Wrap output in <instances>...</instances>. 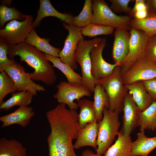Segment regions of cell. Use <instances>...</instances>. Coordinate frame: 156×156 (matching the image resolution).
Masks as SVG:
<instances>
[{
    "label": "cell",
    "mask_w": 156,
    "mask_h": 156,
    "mask_svg": "<svg viewBox=\"0 0 156 156\" xmlns=\"http://www.w3.org/2000/svg\"><path fill=\"white\" fill-rule=\"evenodd\" d=\"M93 17L92 0H86L79 14L74 18L73 25L81 28L91 23Z\"/></svg>",
    "instance_id": "f546056e"
},
{
    "label": "cell",
    "mask_w": 156,
    "mask_h": 156,
    "mask_svg": "<svg viewBox=\"0 0 156 156\" xmlns=\"http://www.w3.org/2000/svg\"><path fill=\"white\" fill-rule=\"evenodd\" d=\"M35 112L31 107H20L14 111L0 117L2 124L1 128L14 124H17L25 128L28 125Z\"/></svg>",
    "instance_id": "2e32d148"
},
{
    "label": "cell",
    "mask_w": 156,
    "mask_h": 156,
    "mask_svg": "<svg viewBox=\"0 0 156 156\" xmlns=\"http://www.w3.org/2000/svg\"><path fill=\"white\" fill-rule=\"evenodd\" d=\"M80 156H103V155L95 154L90 150L86 149L83 151Z\"/></svg>",
    "instance_id": "60d3db41"
},
{
    "label": "cell",
    "mask_w": 156,
    "mask_h": 156,
    "mask_svg": "<svg viewBox=\"0 0 156 156\" xmlns=\"http://www.w3.org/2000/svg\"><path fill=\"white\" fill-rule=\"evenodd\" d=\"M8 55L10 60L17 55L20 57L21 62L24 61L34 71L29 73L33 81H41L48 86L55 82L56 76L53 66L45 56V54L35 47L25 42L9 46Z\"/></svg>",
    "instance_id": "7a4b0ae2"
},
{
    "label": "cell",
    "mask_w": 156,
    "mask_h": 156,
    "mask_svg": "<svg viewBox=\"0 0 156 156\" xmlns=\"http://www.w3.org/2000/svg\"><path fill=\"white\" fill-rule=\"evenodd\" d=\"M62 25L68 30V34L65 40L63 48L59 54V57L62 62L75 70L77 69L78 65L75 60V53L79 41L83 36L81 28L64 22Z\"/></svg>",
    "instance_id": "8fae6325"
},
{
    "label": "cell",
    "mask_w": 156,
    "mask_h": 156,
    "mask_svg": "<svg viewBox=\"0 0 156 156\" xmlns=\"http://www.w3.org/2000/svg\"><path fill=\"white\" fill-rule=\"evenodd\" d=\"M155 13V14H156V13Z\"/></svg>",
    "instance_id": "7bdbcfd3"
},
{
    "label": "cell",
    "mask_w": 156,
    "mask_h": 156,
    "mask_svg": "<svg viewBox=\"0 0 156 156\" xmlns=\"http://www.w3.org/2000/svg\"><path fill=\"white\" fill-rule=\"evenodd\" d=\"M130 25L131 28L144 31L151 38L156 34V14L148 12L147 16L144 19L131 18Z\"/></svg>",
    "instance_id": "4316f807"
},
{
    "label": "cell",
    "mask_w": 156,
    "mask_h": 156,
    "mask_svg": "<svg viewBox=\"0 0 156 156\" xmlns=\"http://www.w3.org/2000/svg\"><path fill=\"white\" fill-rule=\"evenodd\" d=\"M148 12L147 10L138 11L135 12L133 17L134 18L142 19L146 18L148 16Z\"/></svg>",
    "instance_id": "f35d334b"
},
{
    "label": "cell",
    "mask_w": 156,
    "mask_h": 156,
    "mask_svg": "<svg viewBox=\"0 0 156 156\" xmlns=\"http://www.w3.org/2000/svg\"><path fill=\"white\" fill-rule=\"evenodd\" d=\"M0 156H27V150L17 140L2 137L0 139Z\"/></svg>",
    "instance_id": "603a6c76"
},
{
    "label": "cell",
    "mask_w": 156,
    "mask_h": 156,
    "mask_svg": "<svg viewBox=\"0 0 156 156\" xmlns=\"http://www.w3.org/2000/svg\"><path fill=\"white\" fill-rule=\"evenodd\" d=\"M47 59L53 64V66L60 70L70 83L82 84V77L75 72L68 65L62 62L59 58L45 54Z\"/></svg>",
    "instance_id": "83f0119b"
},
{
    "label": "cell",
    "mask_w": 156,
    "mask_h": 156,
    "mask_svg": "<svg viewBox=\"0 0 156 156\" xmlns=\"http://www.w3.org/2000/svg\"><path fill=\"white\" fill-rule=\"evenodd\" d=\"M111 3L110 8L115 14L124 13L129 14L132 8L128 6L129 3L135 0H109Z\"/></svg>",
    "instance_id": "836d02e7"
},
{
    "label": "cell",
    "mask_w": 156,
    "mask_h": 156,
    "mask_svg": "<svg viewBox=\"0 0 156 156\" xmlns=\"http://www.w3.org/2000/svg\"><path fill=\"white\" fill-rule=\"evenodd\" d=\"M33 18L31 15H27L25 19L20 21L13 20L5 27L0 30V40L9 46L24 42L33 29Z\"/></svg>",
    "instance_id": "52a82bcc"
},
{
    "label": "cell",
    "mask_w": 156,
    "mask_h": 156,
    "mask_svg": "<svg viewBox=\"0 0 156 156\" xmlns=\"http://www.w3.org/2000/svg\"><path fill=\"white\" fill-rule=\"evenodd\" d=\"M125 85L156 77V64L143 57L122 74Z\"/></svg>",
    "instance_id": "4fadbf2b"
},
{
    "label": "cell",
    "mask_w": 156,
    "mask_h": 156,
    "mask_svg": "<svg viewBox=\"0 0 156 156\" xmlns=\"http://www.w3.org/2000/svg\"><path fill=\"white\" fill-rule=\"evenodd\" d=\"M120 66H117L109 76L96 81L106 92L109 100L108 109L118 114L122 111L124 99L128 92L124 84L122 77Z\"/></svg>",
    "instance_id": "3957f363"
},
{
    "label": "cell",
    "mask_w": 156,
    "mask_h": 156,
    "mask_svg": "<svg viewBox=\"0 0 156 156\" xmlns=\"http://www.w3.org/2000/svg\"><path fill=\"white\" fill-rule=\"evenodd\" d=\"M94 106L96 119L98 122L103 117V111L104 107L108 109L109 106V100L104 88L100 84H96L94 89Z\"/></svg>",
    "instance_id": "d4e9b609"
},
{
    "label": "cell",
    "mask_w": 156,
    "mask_h": 156,
    "mask_svg": "<svg viewBox=\"0 0 156 156\" xmlns=\"http://www.w3.org/2000/svg\"><path fill=\"white\" fill-rule=\"evenodd\" d=\"M46 116L51 129L47 138L48 156H78L73 144L80 129L77 111L59 103L47 112Z\"/></svg>",
    "instance_id": "6da1fadb"
},
{
    "label": "cell",
    "mask_w": 156,
    "mask_h": 156,
    "mask_svg": "<svg viewBox=\"0 0 156 156\" xmlns=\"http://www.w3.org/2000/svg\"><path fill=\"white\" fill-rule=\"evenodd\" d=\"M98 122L97 120L93 122L88 123L80 129L76 140L73 145L74 149L88 146L96 150L97 147V139L98 135Z\"/></svg>",
    "instance_id": "ac0fdd59"
},
{
    "label": "cell",
    "mask_w": 156,
    "mask_h": 156,
    "mask_svg": "<svg viewBox=\"0 0 156 156\" xmlns=\"http://www.w3.org/2000/svg\"><path fill=\"white\" fill-rule=\"evenodd\" d=\"M137 138L132 142L131 156H148L156 148V137H147L144 131L137 133Z\"/></svg>",
    "instance_id": "ffe728a7"
},
{
    "label": "cell",
    "mask_w": 156,
    "mask_h": 156,
    "mask_svg": "<svg viewBox=\"0 0 156 156\" xmlns=\"http://www.w3.org/2000/svg\"><path fill=\"white\" fill-rule=\"evenodd\" d=\"M57 91L53 97L59 103H64L70 110H76L78 108L77 103L75 102L84 96H90L91 92L82 84L70 83L62 81L56 86Z\"/></svg>",
    "instance_id": "ba28073f"
},
{
    "label": "cell",
    "mask_w": 156,
    "mask_h": 156,
    "mask_svg": "<svg viewBox=\"0 0 156 156\" xmlns=\"http://www.w3.org/2000/svg\"><path fill=\"white\" fill-rule=\"evenodd\" d=\"M4 71L14 81L18 92L27 91L36 95L37 92L44 91V86L35 83L31 78L25 68L15 61L6 67Z\"/></svg>",
    "instance_id": "30bf717a"
},
{
    "label": "cell",
    "mask_w": 156,
    "mask_h": 156,
    "mask_svg": "<svg viewBox=\"0 0 156 156\" xmlns=\"http://www.w3.org/2000/svg\"><path fill=\"white\" fill-rule=\"evenodd\" d=\"M119 114L116 112L110 111L104 107L103 118L98 122L96 153L103 155L118 135L120 125Z\"/></svg>",
    "instance_id": "277c9868"
},
{
    "label": "cell",
    "mask_w": 156,
    "mask_h": 156,
    "mask_svg": "<svg viewBox=\"0 0 156 156\" xmlns=\"http://www.w3.org/2000/svg\"><path fill=\"white\" fill-rule=\"evenodd\" d=\"M129 53L120 66L122 73L128 70L137 60L143 57L150 37L144 31L131 28Z\"/></svg>",
    "instance_id": "9c48e42d"
},
{
    "label": "cell",
    "mask_w": 156,
    "mask_h": 156,
    "mask_svg": "<svg viewBox=\"0 0 156 156\" xmlns=\"http://www.w3.org/2000/svg\"><path fill=\"white\" fill-rule=\"evenodd\" d=\"M40 7L33 26L34 28L40 25L41 20L47 16H53L68 24L73 25V16L71 14L60 12L53 7L49 0H40Z\"/></svg>",
    "instance_id": "e0dca14e"
},
{
    "label": "cell",
    "mask_w": 156,
    "mask_h": 156,
    "mask_svg": "<svg viewBox=\"0 0 156 156\" xmlns=\"http://www.w3.org/2000/svg\"><path fill=\"white\" fill-rule=\"evenodd\" d=\"M18 91L12 79L4 71L0 73V105L3 102L5 96L10 93Z\"/></svg>",
    "instance_id": "d6a6232c"
},
{
    "label": "cell",
    "mask_w": 156,
    "mask_h": 156,
    "mask_svg": "<svg viewBox=\"0 0 156 156\" xmlns=\"http://www.w3.org/2000/svg\"><path fill=\"white\" fill-rule=\"evenodd\" d=\"M123 123L120 132L128 137L137 126H138L141 112L132 97L129 93L123 101Z\"/></svg>",
    "instance_id": "5bb4252c"
},
{
    "label": "cell",
    "mask_w": 156,
    "mask_h": 156,
    "mask_svg": "<svg viewBox=\"0 0 156 156\" xmlns=\"http://www.w3.org/2000/svg\"><path fill=\"white\" fill-rule=\"evenodd\" d=\"M131 34L128 31L122 29H115L112 51L114 64L120 66L128 55L129 49Z\"/></svg>",
    "instance_id": "9a60e30c"
},
{
    "label": "cell",
    "mask_w": 156,
    "mask_h": 156,
    "mask_svg": "<svg viewBox=\"0 0 156 156\" xmlns=\"http://www.w3.org/2000/svg\"><path fill=\"white\" fill-rule=\"evenodd\" d=\"M50 40L49 38L40 37L33 28L24 42L34 47L45 54L59 58V54L62 50L51 45L49 43Z\"/></svg>",
    "instance_id": "44dd1931"
},
{
    "label": "cell",
    "mask_w": 156,
    "mask_h": 156,
    "mask_svg": "<svg viewBox=\"0 0 156 156\" xmlns=\"http://www.w3.org/2000/svg\"><path fill=\"white\" fill-rule=\"evenodd\" d=\"M9 46L0 40V72L4 71L5 68L12 64L15 60L9 59L8 56V49Z\"/></svg>",
    "instance_id": "e575fe53"
},
{
    "label": "cell",
    "mask_w": 156,
    "mask_h": 156,
    "mask_svg": "<svg viewBox=\"0 0 156 156\" xmlns=\"http://www.w3.org/2000/svg\"><path fill=\"white\" fill-rule=\"evenodd\" d=\"M34 96L26 91L12 93L10 98L0 105V109L7 111L15 106H28L31 103Z\"/></svg>",
    "instance_id": "484cf974"
},
{
    "label": "cell",
    "mask_w": 156,
    "mask_h": 156,
    "mask_svg": "<svg viewBox=\"0 0 156 156\" xmlns=\"http://www.w3.org/2000/svg\"><path fill=\"white\" fill-rule=\"evenodd\" d=\"M27 15L21 13L14 7H8L4 4L0 6V25L3 27L8 21L24 20Z\"/></svg>",
    "instance_id": "1f68e13d"
},
{
    "label": "cell",
    "mask_w": 156,
    "mask_h": 156,
    "mask_svg": "<svg viewBox=\"0 0 156 156\" xmlns=\"http://www.w3.org/2000/svg\"><path fill=\"white\" fill-rule=\"evenodd\" d=\"M140 111H143L153 101L141 81L125 85Z\"/></svg>",
    "instance_id": "d6986e66"
},
{
    "label": "cell",
    "mask_w": 156,
    "mask_h": 156,
    "mask_svg": "<svg viewBox=\"0 0 156 156\" xmlns=\"http://www.w3.org/2000/svg\"><path fill=\"white\" fill-rule=\"evenodd\" d=\"M115 143L110 146L103 156H131L132 141L130 136H126L120 132Z\"/></svg>",
    "instance_id": "7402d4cb"
},
{
    "label": "cell",
    "mask_w": 156,
    "mask_h": 156,
    "mask_svg": "<svg viewBox=\"0 0 156 156\" xmlns=\"http://www.w3.org/2000/svg\"></svg>",
    "instance_id": "b9f144b4"
},
{
    "label": "cell",
    "mask_w": 156,
    "mask_h": 156,
    "mask_svg": "<svg viewBox=\"0 0 156 156\" xmlns=\"http://www.w3.org/2000/svg\"><path fill=\"white\" fill-rule=\"evenodd\" d=\"M93 17L91 23L111 26L115 29L128 31L131 28L129 16L118 15L114 13L104 0H92Z\"/></svg>",
    "instance_id": "8992f818"
},
{
    "label": "cell",
    "mask_w": 156,
    "mask_h": 156,
    "mask_svg": "<svg viewBox=\"0 0 156 156\" xmlns=\"http://www.w3.org/2000/svg\"><path fill=\"white\" fill-rule=\"evenodd\" d=\"M146 3L148 12L156 13V0H146Z\"/></svg>",
    "instance_id": "ab89813d"
},
{
    "label": "cell",
    "mask_w": 156,
    "mask_h": 156,
    "mask_svg": "<svg viewBox=\"0 0 156 156\" xmlns=\"http://www.w3.org/2000/svg\"><path fill=\"white\" fill-rule=\"evenodd\" d=\"M143 57L156 64V34L150 38Z\"/></svg>",
    "instance_id": "d590c367"
},
{
    "label": "cell",
    "mask_w": 156,
    "mask_h": 156,
    "mask_svg": "<svg viewBox=\"0 0 156 156\" xmlns=\"http://www.w3.org/2000/svg\"><path fill=\"white\" fill-rule=\"evenodd\" d=\"M138 126L140 127V131L156 130V100L141 112Z\"/></svg>",
    "instance_id": "f1b7e54d"
},
{
    "label": "cell",
    "mask_w": 156,
    "mask_h": 156,
    "mask_svg": "<svg viewBox=\"0 0 156 156\" xmlns=\"http://www.w3.org/2000/svg\"><path fill=\"white\" fill-rule=\"evenodd\" d=\"M80 112L78 114V124L80 129L88 123L93 122L96 119L93 101L86 99L77 101ZM97 120V119H96Z\"/></svg>",
    "instance_id": "cb8c5ba5"
},
{
    "label": "cell",
    "mask_w": 156,
    "mask_h": 156,
    "mask_svg": "<svg viewBox=\"0 0 156 156\" xmlns=\"http://www.w3.org/2000/svg\"><path fill=\"white\" fill-rule=\"evenodd\" d=\"M102 38L95 37L89 40L83 38L79 41L75 54L76 62L80 65L81 70L82 84L93 92L96 81L91 73V62L90 52L98 44Z\"/></svg>",
    "instance_id": "5b68a950"
},
{
    "label": "cell",
    "mask_w": 156,
    "mask_h": 156,
    "mask_svg": "<svg viewBox=\"0 0 156 156\" xmlns=\"http://www.w3.org/2000/svg\"><path fill=\"white\" fill-rule=\"evenodd\" d=\"M106 38H102L99 43L91 50V73L96 81L106 78L113 73L117 64H113L107 62L103 58L102 52L106 44Z\"/></svg>",
    "instance_id": "7c38bea8"
},
{
    "label": "cell",
    "mask_w": 156,
    "mask_h": 156,
    "mask_svg": "<svg viewBox=\"0 0 156 156\" xmlns=\"http://www.w3.org/2000/svg\"><path fill=\"white\" fill-rule=\"evenodd\" d=\"M141 81L153 101L156 100V77Z\"/></svg>",
    "instance_id": "8d00e7d4"
},
{
    "label": "cell",
    "mask_w": 156,
    "mask_h": 156,
    "mask_svg": "<svg viewBox=\"0 0 156 156\" xmlns=\"http://www.w3.org/2000/svg\"><path fill=\"white\" fill-rule=\"evenodd\" d=\"M115 28L112 26L90 23L86 27L81 28L83 36L94 37L100 35L111 34Z\"/></svg>",
    "instance_id": "4dcf8cb0"
},
{
    "label": "cell",
    "mask_w": 156,
    "mask_h": 156,
    "mask_svg": "<svg viewBox=\"0 0 156 156\" xmlns=\"http://www.w3.org/2000/svg\"><path fill=\"white\" fill-rule=\"evenodd\" d=\"M146 0H135V4L128 14L129 16L133 17L134 13L137 12L145 10H147L146 3Z\"/></svg>",
    "instance_id": "74e56055"
}]
</instances>
